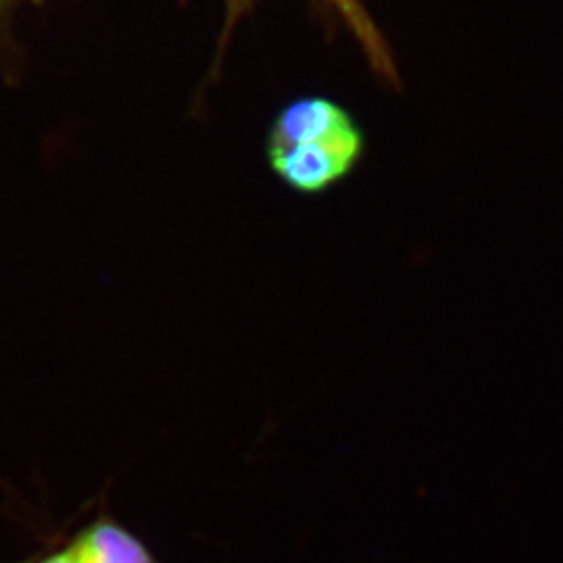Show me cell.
Returning a JSON list of instances; mask_svg holds the SVG:
<instances>
[{"mask_svg":"<svg viewBox=\"0 0 563 563\" xmlns=\"http://www.w3.org/2000/svg\"><path fill=\"white\" fill-rule=\"evenodd\" d=\"M365 153V136L357 121L341 130L292 146L267 148L269 165L288 188L318 195L346 178Z\"/></svg>","mask_w":563,"mask_h":563,"instance_id":"cell-1","label":"cell"},{"mask_svg":"<svg viewBox=\"0 0 563 563\" xmlns=\"http://www.w3.org/2000/svg\"><path fill=\"white\" fill-rule=\"evenodd\" d=\"M351 121L353 115L339 102L323 97H302L286 104L278 113L267 136V148L323 139Z\"/></svg>","mask_w":563,"mask_h":563,"instance_id":"cell-2","label":"cell"},{"mask_svg":"<svg viewBox=\"0 0 563 563\" xmlns=\"http://www.w3.org/2000/svg\"><path fill=\"white\" fill-rule=\"evenodd\" d=\"M69 549L76 563H157L141 539L109 518L88 523Z\"/></svg>","mask_w":563,"mask_h":563,"instance_id":"cell-3","label":"cell"},{"mask_svg":"<svg viewBox=\"0 0 563 563\" xmlns=\"http://www.w3.org/2000/svg\"><path fill=\"white\" fill-rule=\"evenodd\" d=\"M323 2L330 4L341 15L346 27L353 32V36L362 44L363 53L367 55L374 71L383 76L384 80L397 84L399 74H397L393 55L386 46L380 30L376 27V23L369 18L362 2L360 0H323Z\"/></svg>","mask_w":563,"mask_h":563,"instance_id":"cell-4","label":"cell"},{"mask_svg":"<svg viewBox=\"0 0 563 563\" xmlns=\"http://www.w3.org/2000/svg\"><path fill=\"white\" fill-rule=\"evenodd\" d=\"M27 563H76V560H74V553H71V549H69V544H67V547H63L60 551H55V553L42 558L38 562Z\"/></svg>","mask_w":563,"mask_h":563,"instance_id":"cell-5","label":"cell"},{"mask_svg":"<svg viewBox=\"0 0 563 563\" xmlns=\"http://www.w3.org/2000/svg\"><path fill=\"white\" fill-rule=\"evenodd\" d=\"M228 2V11H230V23L241 15L242 11H246L255 0H225Z\"/></svg>","mask_w":563,"mask_h":563,"instance_id":"cell-6","label":"cell"},{"mask_svg":"<svg viewBox=\"0 0 563 563\" xmlns=\"http://www.w3.org/2000/svg\"><path fill=\"white\" fill-rule=\"evenodd\" d=\"M0 2H4V0H0Z\"/></svg>","mask_w":563,"mask_h":563,"instance_id":"cell-7","label":"cell"}]
</instances>
